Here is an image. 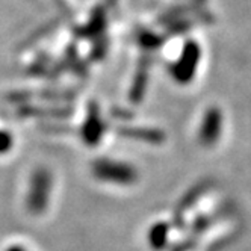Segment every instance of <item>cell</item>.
I'll use <instances>...</instances> for the list:
<instances>
[{
  "mask_svg": "<svg viewBox=\"0 0 251 251\" xmlns=\"http://www.w3.org/2000/svg\"><path fill=\"white\" fill-rule=\"evenodd\" d=\"M165 236H167V226L165 224H157L156 227H153V230L150 233V239H151L153 245H156V247L164 245Z\"/></svg>",
  "mask_w": 251,
  "mask_h": 251,
  "instance_id": "6",
  "label": "cell"
},
{
  "mask_svg": "<svg viewBox=\"0 0 251 251\" xmlns=\"http://www.w3.org/2000/svg\"><path fill=\"white\" fill-rule=\"evenodd\" d=\"M93 174L101 182L115 185H132L136 182V170L121 160L101 157L93 164Z\"/></svg>",
  "mask_w": 251,
  "mask_h": 251,
  "instance_id": "1",
  "label": "cell"
},
{
  "mask_svg": "<svg viewBox=\"0 0 251 251\" xmlns=\"http://www.w3.org/2000/svg\"><path fill=\"white\" fill-rule=\"evenodd\" d=\"M103 121L99 117L97 109H91V112L88 114V118L83 126V139L88 144H97L100 138L103 136Z\"/></svg>",
  "mask_w": 251,
  "mask_h": 251,
  "instance_id": "5",
  "label": "cell"
},
{
  "mask_svg": "<svg viewBox=\"0 0 251 251\" xmlns=\"http://www.w3.org/2000/svg\"><path fill=\"white\" fill-rule=\"evenodd\" d=\"M51 191V176L49 170L38 168L30 176L29 192H27V207L32 213H41L47 207L49 197Z\"/></svg>",
  "mask_w": 251,
  "mask_h": 251,
  "instance_id": "2",
  "label": "cell"
},
{
  "mask_svg": "<svg viewBox=\"0 0 251 251\" xmlns=\"http://www.w3.org/2000/svg\"><path fill=\"white\" fill-rule=\"evenodd\" d=\"M200 47L197 43L189 41L183 46L182 55L177 58V61L173 64L171 68V76L178 82V83H188L194 79L197 67H199L200 61Z\"/></svg>",
  "mask_w": 251,
  "mask_h": 251,
  "instance_id": "3",
  "label": "cell"
},
{
  "mask_svg": "<svg viewBox=\"0 0 251 251\" xmlns=\"http://www.w3.org/2000/svg\"><path fill=\"white\" fill-rule=\"evenodd\" d=\"M8 251H25L23 248H20V247H11Z\"/></svg>",
  "mask_w": 251,
  "mask_h": 251,
  "instance_id": "8",
  "label": "cell"
},
{
  "mask_svg": "<svg viewBox=\"0 0 251 251\" xmlns=\"http://www.w3.org/2000/svg\"><path fill=\"white\" fill-rule=\"evenodd\" d=\"M223 132V114L218 107H209L200 126V142L203 146H213Z\"/></svg>",
  "mask_w": 251,
  "mask_h": 251,
  "instance_id": "4",
  "label": "cell"
},
{
  "mask_svg": "<svg viewBox=\"0 0 251 251\" xmlns=\"http://www.w3.org/2000/svg\"><path fill=\"white\" fill-rule=\"evenodd\" d=\"M12 146V138L6 132H0V153H5Z\"/></svg>",
  "mask_w": 251,
  "mask_h": 251,
  "instance_id": "7",
  "label": "cell"
}]
</instances>
